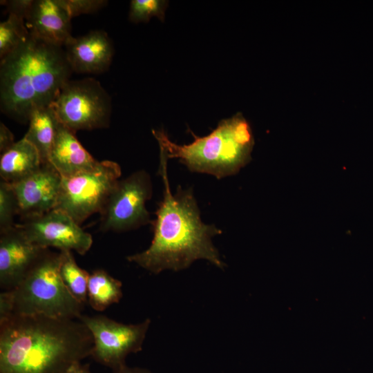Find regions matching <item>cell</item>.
I'll return each instance as SVG.
<instances>
[{"instance_id":"25","label":"cell","mask_w":373,"mask_h":373,"mask_svg":"<svg viewBox=\"0 0 373 373\" xmlns=\"http://www.w3.org/2000/svg\"><path fill=\"white\" fill-rule=\"evenodd\" d=\"M15 143L14 135L10 129L2 122L0 123V152L1 154L8 150Z\"/></svg>"},{"instance_id":"20","label":"cell","mask_w":373,"mask_h":373,"mask_svg":"<svg viewBox=\"0 0 373 373\" xmlns=\"http://www.w3.org/2000/svg\"><path fill=\"white\" fill-rule=\"evenodd\" d=\"M29 31L25 21L14 15L0 23V58L2 59L26 40Z\"/></svg>"},{"instance_id":"8","label":"cell","mask_w":373,"mask_h":373,"mask_svg":"<svg viewBox=\"0 0 373 373\" xmlns=\"http://www.w3.org/2000/svg\"><path fill=\"white\" fill-rule=\"evenodd\" d=\"M93 338L91 356L99 363L115 370L126 364L127 356L142 350L151 320L124 324L103 315L79 318Z\"/></svg>"},{"instance_id":"11","label":"cell","mask_w":373,"mask_h":373,"mask_svg":"<svg viewBox=\"0 0 373 373\" xmlns=\"http://www.w3.org/2000/svg\"><path fill=\"white\" fill-rule=\"evenodd\" d=\"M61 176L50 164L26 178L10 184L15 193L21 220L41 216L56 208Z\"/></svg>"},{"instance_id":"21","label":"cell","mask_w":373,"mask_h":373,"mask_svg":"<svg viewBox=\"0 0 373 373\" xmlns=\"http://www.w3.org/2000/svg\"><path fill=\"white\" fill-rule=\"evenodd\" d=\"M168 3L164 0H132L129 19L134 23L147 22L152 17H156L164 21Z\"/></svg>"},{"instance_id":"26","label":"cell","mask_w":373,"mask_h":373,"mask_svg":"<svg viewBox=\"0 0 373 373\" xmlns=\"http://www.w3.org/2000/svg\"><path fill=\"white\" fill-rule=\"evenodd\" d=\"M113 373H153L146 369L128 367L126 364L113 370Z\"/></svg>"},{"instance_id":"10","label":"cell","mask_w":373,"mask_h":373,"mask_svg":"<svg viewBox=\"0 0 373 373\" xmlns=\"http://www.w3.org/2000/svg\"><path fill=\"white\" fill-rule=\"evenodd\" d=\"M33 244L44 249L75 251L84 255L93 244L92 236L64 211L54 209L16 224Z\"/></svg>"},{"instance_id":"19","label":"cell","mask_w":373,"mask_h":373,"mask_svg":"<svg viewBox=\"0 0 373 373\" xmlns=\"http://www.w3.org/2000/svg\"><path fill=\"white\" fill-rule=\"evenodd\" d=\"M59 271L70 293L82 304L88 303V283L90 274L77 265L72 251H59Z\"/></svg>"},{"instance_id":"16","label":"cell","mask_w":373,"mask_h":373,"mask_svg":"<svg viewBox=\"0 0 373 373\" xmlns=\"http://www.w3.org/2000/svg\"><path fill=\"white\" fill-rule=\"evenodd\" d=\"M42 165L37 149L24 137L1 155V180L12 184L30 175Z\"/></svg>"},{"instance_id":"3","label":"cell","mask_w":373,"mask_h":373,"mask_svg":"<svg viewBox=\"0 0 373 373\" xmlns=\"http://www.w3.org/2000/svg\"><path fill=\"white\" fill-rule=\"evenodd\" d=\"M64 48L29 33L0 62V108L22 124L36 108L50 106L73 73Z\"/></svg>"},{"instance_id":"7","label":"cell","mask_w":373,"mask_h":373,"mask_svg":"<svg viewBox=\"0 0 373 373\" xmlns=\"http://www.w3.org/2000/svg\"><path fill=\"white\" fill-rule=\"evenodd\" d=\"M59 122L74 132L106 128L111 99L94 78L68 80L50 104Z\"/></svg>"},{"instance_id":"14","label":"cell","mask_w":373,"mask_h":373,"mask_svg":"<svg viewBox=\"0 0 373 373\" xmlns=\"http://www.w3.org/2000/svg\"><path fill=\"white\" fill-rule=\"evenodd\" d=\"M71 19L60 0H34L26 26L30 34L64 47L73 37Z\"/></svg>"},{"instance_id":"23","label":"cell","mask_w":373,"mask_h":373,"mask_svg":"<svg viewBox=\"0 0 373 373\" xmlns=\"http://www.w3.org/2000/svg\"><path fill=\"white\" fill-rule=\"evenodd\" d=\"M60 2L71 18L82 14L94 13L108 3L105 0H60Z\"/></svg>"},{"instance_id":"2","label":"cell","mask_w":373,"mask_h":373,"mask_svg":"<svg viewBox=\"0 0 373 373\" xmlns=\"http://www.w3.org/2000/svg\"><path fill=\"white\" fill-rule=\"evenodd\" d=\"M93 344L79 319L11 314L0 321V373H66Z\"/></svg>"},{"instance_id":"15","label":"cell","mask_w":373,"mask_h":373,"mask_svg":"<svg viewBox=\"0 0 373 373\" xmlns=\"http://www.w3.org/2000/svg\"><path fill=\"white\" fill-rule=\"evenodd\" d=\"M96 160L81 144L75 132L59 122L49 163L63 177H68L95 167Z\"/></svg>"},{"instance_id":"13","label":"cell","mask_w":373,"mask_h":373,"mask_svg":"<svg viewBox=\"0 0 373 373\" xmlns=\"http://www.w3.org/2000/svg\"><path fill=\"white\" fill-rule=\"evenodd\" d=\"M73 72L98 74L109 68L114 55L113 43L104 30L73 37L64 46Z\"/></svg>"},{"instance_id":"12","label":"cell","mask_w":373,"mask_h":373,"mask_svg":"<svg viewBox=\"0 0 373 373\" xmlns=\"http://www.w3.org/2000/svg\"><path fill=\"white\" fill-rule=\"evenodd\" d=\"M16 227L0 231V287L15 289L26 277L44 251Z\"/></svg>"},{"instance_id":"22","label":"cell","mask_w":373,"mask_h":373,"mask_svg":"<svg viewBox=\"0 0 373 373\" xmlns=\"http://www.w3.org/2000/svg\"><path fill=\"white\" fill-rule=\"evenodd\" d=\"M18 215L15 193L10 183L0 182V231L15 226L14 218Z\"/></svg>"},{"instance_id":"5","label":"cell","mask_w":373,"mask_h":373,"mask_svg":"<svg viewBox=\"0 0 373 373\" xmlns=\"http://www.w3.org/2000/svg\"><path fill=\"white\" fill-rule=\"evenodd\" d=\"M61 254L46 249L23 280L0 294V320L11 314L79 319L84 305L64 285Z\"/></svg>"},{"instance_id":"18","label":"cell","mask_w":373,"mask_h":373,"mask_svg":"<svg viewBox=\"0 0 373 373\" xmlns=\"http://www.w3.org/2000/svg\"><path fill=\"white\" fill-rule=\"evenodd\" d=\"M122 282L102 269L94 270L88 283V303L97 312H103L119 302L122 297Z\"/></svg>"},{"instance_id":"6","label":"cell","mask_w":373,"mask_h":373,"mask_svg":"<svg viewBox=\"0 0 373 373\" xmlns=\"http://www.w3.org/2000/svg\"><path fill=\"white\" fill-rule=\"evenodd\" d=\"M120 175L121 168L117 162L104 160L91 169L61 177L55 209L81 224L93 214L101 213Z\"/></svg>"},{"instance_id":"17","label":"cell","mask_w":373,"mask_h":373,"mask_svg":"<svg viewBox=\"0 0 373 373\" xmlns=\"http://www.w3.org/2000/svg\"><path fill=\"white\" fill-rule=\"evenodd\" d=\"M28 123L29 127L23 137L37 149L42 164H48L59 120L50 105L32 110Z\"/></svg>"},{"instance_id":"9","label":"cell","mask_w":373,"mask_h":373,"mask_svg":"<svg viewBox=\"0 0 373 373\" xmlns=\"http://www.w3.org/2000/svg\"><path fill=\"white\" fill-rule=\"evenodd\" d=\"M152 191L150 176L144 170L119 180L100 213L101 231L122 232L151 223L145 203Z\"/></svg>"},{"instance_id":"1","label":"cell","mask_w":373,"mask_h":373,"mask_svg":"<svg viewBox=\"0 0 373 373\" xmlns=\"http://www.w3.org/2000/svg\"><path fill=\"white\" fill-rule=\"evenodd\" d=\"M159 174L164 184L163 199L151 221L153 238L146 250L128 256L135 262L151 273L157 274L166 269H186L195 260L204 259L223 269L225 263L212 242V238L222 233L214 224H207L191 189L178 186L173 194L167 175L168 157L160 148Z\"/></svg>"},{"instance_id":"4","label":"cell","mask_w":373,"mask_h":373,"mask_svg":"<svg viewBox=\"0 0 373 373\" xmlns=\"http://www.w3.org/2000/svg\"><path fill=\"white\" fill-rule=\"evenodd\" d=\"M191 133L194 141L180 145L173 142L163 129L152 130L167 157L178 159L192 172L221 179L236 174L251 160L254 137L249 122L241 113L222 119L206 136L199 137Z\"/></svg>"},{"instance_id":"24","label":"cell","mask_w":373,"mask_h":373,"mask_svg":"<svg viewBox=\"0 0 373 373\" xmlns=\"http://www.w3.org/2000/svg\"><path fill=\"white\" fill-rule=\"evenodd\" d=\"M34 0H9L1 1L8 12V15H14L24 21L26 20L31 10Z\"/></svg>"},{"instance_id":"27","label":"cell","mask_w":373,"mask_h":373,"mask_svg":"<svg viewBox=\"0 0 373 373\" xmlns=\"http://www.w3.org/2000/svg\"><path fill=\"white\" fill-rule=\"evenodd\" d=\"M66 373H92L88 364L78 362L73 365Z\"/></svg>"}]
</instances>
